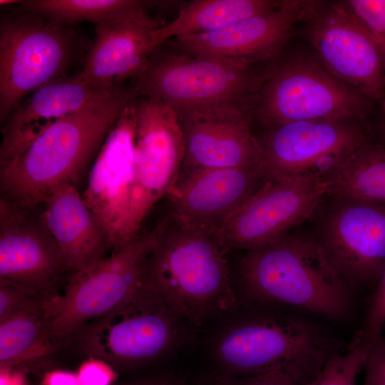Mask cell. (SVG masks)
<instances>
[{
  "label": "cell",
  "mask_w": 385,
  "mask_h": 385,
  "mask_svg": "<svg viewBox=\"0 0 385 385\" xmlns=\"http://www.w3.org/2000/svg\"><path fill=\"white\" fill-rule=\"evenodd\" d=\"M137 98L130 83L116 84L56 123L0 165V199L36 208L61 185L78 188L120 113Z\"/></svg>",
  "instance_id": "cell-1"
},
{
  "label": "cell",
  "mask_w": 385,
  "mask_h": 385,
  "mask_svg": "<svg viewBox=\"0 0 385 385\" xmlns=\"http://www.w3.org/2000/svg\"><path fill=\"white\" fill-rule=\"evenodd\" d=\"M158 220L160 231L145 264V284L195 326L237 307L226 251L216 235L174 223L164 215Z\"/></svg>",
  "instance_id": "cell-2"
},
{
  "label": "cell",
  "mask_w": 385,
  "mask_h": 385,
  "mask_svg": "<svg viewBox=\"0 0 385 385\" xmlns=\"http://www.w3.org/2000/svg\"><path fill=\"white\" fill-rule=\"evenodd\" d=\"M253 300L292 305L333 320L350 312L353 289L326 258L309 230L298 226L247 250L239 264Z\"/></svg>",
  "instance_id": "cell-3"
},
{
  "label": "cell",
  "mask_w": 385,
  "mask_h": 385,
  "mask_svg": "<svg viewBox=\"0 0 385 385\" xmlns=\"http://www.w3.org/2000/svg\"><path fill=\"white\" fill-rule=\"evenodd\" d=\"M269 63L247 65L202 58L161 44L152 51L145 70L130 83L138 97L158 98L178 118L197 114L245 118Z\"/></svg>",
  "instance_id": "cell-4"
},
{
  "label": "cell",
  "mask_w": 385,
  "mask_h": 385,
  "mask_svg": "<svg viewBox=\"0 0 385 385\" xmlns=\"http://www.w3.org/2000/svg\"><path fill=\"white\" fill-rule=\"evenodd\" d=\"M347 345L329 331L297 318H261L238 323L217 338L218 375L244 376L281 371L304 385Z\"/></svg>",
  "instance_id": "cell-5"
},
{
  "label": "cell",
  "mask_w": 385,
  "mask_h": 385,
  "mask_svg": "<svg viewBox=\"0 0 385 385\" xmlns=\"http://www.w3.org/2000/svg\"><path fill=\"white\" fill-rule=\"evenodd\" d=\"M371 101L332 75L316 56L297 54L270 62L252 99V128L299 121L359 120Z\"/></svg>",
  "instance_id": "cell-6"
},
{
  "label": "cell",
  "mask_w": 385,
  "mask_h": 385,
  "mask_svg": "<svg viewBox=\"0 0 385 385\" xmlns=\"http://www.w3.org/2000/svg\"><path fill=\"white\" fill-rule=\"evenodd\" d=\"M160 231L158 221L143 227L128 244L91 268L73 272L65 292L45 302L46 317L56 342L132 297L143 282L148 257Z\"/></svg>",
  "instance_id": "cell-7"
},
{
  "label": "cell",
  "mask_w": 385,
  "mask_h": 385,
  "mask_svg": "<svg viewBox=\"0 0 385 385\" xmlns=\"http://www.w3.org/2000/svg\"><path fill=\"white\" fill-rule=\"evenodd\" d=\"M182 322L143 281L132 297L75 334L89 357L134 367L156 360L175 347L181 339Z\"/></svg>",
  "instance_id": "cell-8"
},
{
  "label": "cell",
  "mask_w": 385,
  "mask_h": 385,
  "mask_svg": "<svg viewBox=\"0 0 385 385\" xmlns=\"http://www.w3.org/2000/svg\"><path fill=\"white\" fill-rule=\"evenodd\" d=\"M328 262L352 289L385 267V203L328 194L308 220Z\"/></svg>",
  "instance_id": "cell-9"
},
{
  "label": "cell",
  "mask_w": 385,
  "mask_h": 385,
  "mask_svg": "<svg viewBox=\"0 0 385 385\" xmlns=\"http://www.w3.org/2000/svg\"><path fill=\"white\" fill-rule=\"evenodd\" d=\"M71 33L38 14L14 11L0 24V120L39 88L64 78Z\"/></svg>",
  "instance_id": "cell-10"
},
{
  "label": "cell",
  "mask_w": 385,
  "mask_h": 385,
  "mask_svg": "<svg viewBox=\"0 0 385 385\" xmlns=\"http://www.w3.org/2000/svg\"><path fill=\"white\" fill-rule=\"evenodd\" d=\"M135 169L126 229L128 243L144 227L151 210L175 187L185 155L176 113L158 98H136Z\"/></svg>",
  "instance_id": "cell-11"
},
{
  "label": "cell",
  "mask_w": 385,
  "mask_h": 385,
  "mask_svg": "<svg viewBox=\"0 0 385 385\" xmlns=\"http://www.w3.org/2000/svg\"><path fill=\"white\" fill-rule=\"evenodd\" d=\"M255 135L267 175L313 176L328 180L371 141L364 122L310 120L262 128Z\"/></svg>",
  "instance_id": "cell-12"
},
{
  "label": "cell",
  "mask_w": 385,
  "mask_h": 385,
  "mask_svg": "<svg viewBox=\"0 0 385 385\" xmlns=\"http://www.w3.org/2000/svg\"><path fill=\"white\" fill-rule=\"evenodd\" d=\"M329 190V182L317 177L267 175L216 237L226 252L264 245L307 221Z\"/></svg>",
  "instance_id": "cell-13"
},
{
  "label": "cell",
  "mask_w": 385,
  "mask_h": 385,
  "mask_svg": "<svg viewBox=\"0 0 385 385\" xmlns=\"http://www.w3.org/2000/svg\"><path fill=\"white\" fill-rule=\"evenodd\" d=\"M326 1L282 0L273 11L242 19L210 33L178 37L162 44L190 56L259 65L282 54L299 26L314 19Z\"/></svg>",
  "instance_id": "cell-14"
},
{
  "label": "cell",
  "mask_w": 385,
  "mask_h": 385,
  "mask_svg": "<svg viewBox=\"0 0 385 385\" xmlns=\"http://www.w3.org/2000/svg\"><path fill=\"white\" fill-rule=\"evenodd\" d=\"M68 270L42 216L0 199V283L49 299L61 274Z\"/></svg>",
  "instance_id": "cell-15"
},
{
  "label": "cell",
  "mask_w": 385,
  "mask_h": 385,
  "mask_svg": "<svg viewBox=\"0 0 385 385\" xmlns=\"http://www.w3.org/2000/svg\"><path fill=\"white\" fill-rule=\"evenodd\" d=\"M302 31L332 75L371 101H384V51L334 1L327 2Z\"/></svg>",
  "instance_id": "cell-16"
},
{
  "label": "cell",
  "mask_w": 385,
  "mask_h": 385,
  "mask_svg": "<svg viewBox=\"0 0 385 385\" xmlns=\"http://www.w3.org/2000/svg\"><path fill=\"white\" fill-rule=\"evenodd\" d=\"M135 100L125 106L108 133L81 194L96 221L110 237L113 252L128 244L126 229L135 169Z\"/></svg>",
  "instance_id": "cell-17"
},
{
  "label": "cell",
  "mask_w": 385,
  "mask_h": 385,
  "mask_svg": "<svg viewBox=\"0 0 385 385\" xmlns=\"http://www.w3.org/2000/svg\"><path fill=\"white\" fill-rule=\"evenodd\" d=\"M267 177L263 165L180 170L165 197L169 207L164 215L174 223L216 235Z\"/></svg>",
  "instance_id": "cell-18"
},
{
  "label": "cell",
  "mask_w": 385,
  "mask_h": 385,
  "mask_svg": "<svg viewBox=\"0 0 385 385\" xmlns=\"http://www.w3.org/2000/svg\"><path fill=\"white\" fill-rule=\"evenodd\" d=\"M113 86L98 87L78 73L33 92L12 111L4 123L0 165L21 154L56 123Z\"/></svg>",
  "instance_id": "cell-19"
},
{
  "label": "cell",
  "mask_w": 385,
  "mask_h": 385,
  "mask_svg": "<svg viewBox=\"0 0 385 385\" xmlns=\"http://www.w3.org/2000/svg\"><path fill=\"white\" fill-rule=\"evenodd\" d=\"M178 118L185 141L180 170L264 166L249 118L189 114Z\"/></svg>",
  "instance_id": "cell-20"
},
{
  "label": "cell",
  "mask_w": 385,
  "mask_h": 385,
  "mask_svg": "<svg viewBox=\"0 0 385 385\" xmlns=\"http://www.w3.org/2000/svg\"><path fill=\"white\" fill-rule=\"evenodd\" d=\"M41 208L68 270H88L106 258L113 248L110 237L96 221L76 186L61 185Z\"/></svg>",
  "instance_id": "cell-21"
},
{
  "label": "cell",
  "mask_w": 385,
  "mask_h": 385,
  "mask_svg": "<svg viewBox=\"0 0 385 385\" xmlns=\"http://www.w3.org/2000/svg\"><path fill=\"white\" fill-rule=\"evenodd\" d=\"M93 41L81 75L98 87H111L135 77L147 67L155 49L154 29L133 23L95 26Z\"/></svg>",
  "instance_id": "cell-22"
},
{
  "label": "cell",
  "mask_w": 385,
  "mask_h": 385,
  "mask_svg": "<svg viewBox=\"0 0 385 385\" xmlns=\"http://www.w3.org/2000/svg\"><path fill=\"white\" fill-rule=\"evenodd\" d=\"M153 2L140 0H26L15 11L32 12L65 26L80 22L95 26L126 22L155 29L163 24L145 11Z\"/></svg>",
  "instance_id": "cell-23"
},
{
  "label": "cell",
  "mask_w": 385,
  "mask_h": 385,
  "mask_svg": "<svg viewBox=\"0 0 385 385\" xmlns=\"http://www.w3.org/2000/svg\"><path fill=\"white\" fill-rule=\"evenodd\" d=\"M282 0H192L171 21L151 31L154 48L175 38L210 33L274 10Z\"/></svg>",
  "instance_id": "cell-24"
},
{
  "label": "cell",
  "mask_w": 385,
  "mask_h": 385,
  "mask_svg": "<svg viewBox=\"0 0 385 385\" xmlns=\"http://www.w3.org/2000/svg\"><path fill=\"white\" fill-rule=\"evenodd\" d=\"M56 342L44 307L1 322L0 367L12 369L48 355L54 351Z\"/></svg>",
  "instance_id": "cell-25"
},
{
  "label": "cell",
  "mask_w": 385,
  "mask_h": 385,
  "mask_svg": "<svg viewBox=\"0 0 385 385\" xmlns=\"http://www.w3.org/2000/svg\"><path fill=\"white\" fill-rule=\"evenodd\" d=\"M328 181V194L385 203V145L365 144Z\"/></svg>",
  "instance_id": "cell-26"
},
{
  "label": "cell",
  "mask_w": 385,
  "mask_h": 385,
  "mask_svg": "<svg viewBox=\"0 0 385 385\" xmlns=\"http://www.w3.org/2000/svg\"><path fill=\"white\" fill-rule=\"evenodd\" d=\"M371 345L352 341L346 350L329 359L317 376L304 385H356Z\"/></svg>",
  "instance_id": "cell-27"
},
{
  "label": "cell",
  "mask_w": 385,
  "mask_h": 385,
  "mask_svg": "<svg viewBox=\"0 0 385 385\" xmlns=\"http://www.w3.org/2000/svg\"><path fill=\"white\" fill-rule=\"evenodd\" d=\"M334 2L385 51V0Z\"/></svg>",
  "instance_id": "cell-28"
},
{
  "label": "cell",
  "mask_w": 385,
  "mask_h": 385,
  "mask_svg": "<svg viewBox=\"0 0 385 385\" xmlns=\"http://www.w3.org/2000/svg\"><path fill=\"white\" fill-rule=\"evenodd\" d=\"M46 300L18 286L0 283V323L41 309Z\"/></svg>",
  "instance_id": "cell-29"
},
{
  "label": "cell",
  "mask_w": 385,
  "mask_h": 385,
  "mask_svg": "<svg viewBox=\"0 0 385 385\" xmlns=\"http://www.w3.org/2000/svg\"><path fill=\"white\" fill-rule=\"evenodd\" d=\"M385 324V267L369 302L364 324L353 340L372 344L382 336Z\"/></svg>",
  "instance_id": "cell-30"
},
{
  "label": "cell",
  "mask_w": 385,
  "mask_h": 385,
  "mask_svg": "<svg viewBox=\"0 0 385 385\" xmlns=\"http://www.w3.org/2000/svg\"><path fill=\"white\" fill-rule=\"evenodd\" d=\"M195 385H296L281 371H272L252 376H233L217 375L203 383Z\"/></svg>",
  "instance_id": "cell-31"
},
{
  "label": "cell",
  "mask_w": 385,
  "mask_h": 385,
  "mask_svg": "<svg viewBox=\"0 0 385 385\" xmlns=\"http://www.w3.org/2000/svg\"><path fill=\"white\" fill-rule=\"evenodd\" d=\"M76 376L79 385H111L118 377L110 364L94 357L81 365Z\"/></svg>",
  "instance_id": "cell-32"
},
{
  "label": "cell",
  "mask_w": 385,
  "mask_h": 385,
  "mask_svg": "<svg viewBox=\"0 0 385 385\" xmlns=\"http://www.w3.org/2000/svg\"><path fill=\"white\" fill-rule=\"evenodd\" d=\"M363 369L362 385H385V338L382 336L371 345Z\"/></svg>",
  "instance_id": "cell-33"
},
{
  "label": "cell",
  "mask_w": 385,
  "mask_h": 385,
  "mask_svg": "<svg viewBox=\"0 0 385 385\" xmlns=\"http://www.w3.org/2000/svg\"><path fill=\"white\" fill-rule=\"evenodd\" d=\"M122 385H195L188 379L178 374L171 373L164 375L141 379L126 382Z\"/></svg>",
  "instance_id": "cell-34"
},
{
  "label": "cell",
  "mask_w": 385,
  "mask_h": 385,
  "mask_svg": "<svg viewBox=\"0 0 385 385\" xmlns=\"http://www.w3.org/2000/svg\"><path fill=\"white\" fill-rule=\"evenodd\" d=\"M43 385H79V383L76 374L56 370L45 374Z\"/></svg>",
  "instance_id": "cell-35"
},
{
  "label": "cell",
  "mask_w": 385,
  "mask_h": 385,
  "mask_svg": "<svg viewBox=\"0 0 385 385\" xmlns=\"http://www.w3.org/2000/svg\"><path fill=\"white\" fill-rule=\"evenodd\" d=\"M0 385H26L24 376L11 369H1Z\"/></svg>",
  "instance_id": "cell-36"
},
{
  "label": "cell",
  "mask_w": 385,
  "mask_h": 385,
  "mask_svg": "<svg viewBox=\"0 0 385 385\" xmlns=\"http://www.w3.org/2000/svg\"><path fill=\"white\" fill-rule=\"evenodd\" d=\"M21 2V1H16V0H1L0 1V4L1 5H11V4H19Z\"/></svg>",
  "instance_id": "cell-37"
},
{
  "label": "cell",
  "mask_w": 385,
  "mask_h": 385,
  "mask_svg": "<svg viewBox=\"0 0 385 385\" xmlns=\"http://www.w3.org/2000/svg\"><path fill=\"white\" fill-rule=\"evenodd\" d=\"M384 55H385V51H384ZM383 110H384V113L385 115V99H384V101L383 102Z\"/></svg>",
  "instance_id": "cell-38"
},
{
  "label": "cell",
  "mask_w": 385,
  "mask_h": 385,
  "mask_svg": "<svg viewBox=\"0 0 385 385\" xmlns=\"http://www.w3.org/2000/svg\"><path fill=\"white\" fill-rule=\"evenodd\" d=\"M384 328H385V324H384Z\"/></svg>",
  "instance_id": "cell-39"
}]
</instances>
